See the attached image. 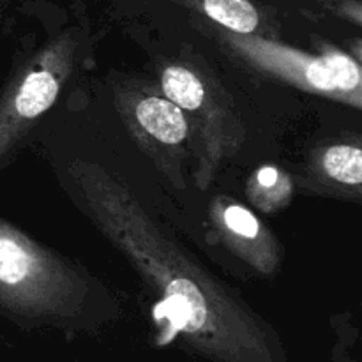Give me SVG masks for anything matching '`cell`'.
Returning a JSON list of instances; mask_svg holds the SVG:
<instances>
[{"label": "cell", "mask_w": 362, "mask_h": 362, "mask_svg": "<svg viewBox=\"0 0 362 362\" xmlns=\"http://www.w3.org/2000/svg\"><path fill=\"white\" fill-rule=\"evenodd\" d=\"M57 92H59V85L49 73L39 71V73L28 74L14 99L16 112L25 119H34L53 105Z\"/></svg>", "instance_id": "4"}, {"label": "cell", "mask_w": 362, "mask_h": 362, "mask_svg": "<svg viewBox=\"0 0 362 362\" xmlns=\"http://www.w3.org/2000/svg\"><path fill=\"white\" fill-rule=\"evenodd\" d=\"M324 168L332 179L343 184H361L362 152L357 147L338 145L325 152Z\"/></svg>", "instance_id": "7"}, {"label": "cell", "mask_w": 362, "mask_h": 362, "mask_svg": "<svg viewBox=\"0 0 362 362\" xmlns=\"http://www.w3.org/2000/svg\"><path fill=\"white\" fill-rule=\"evenodd\" d=\"M136 117L147 133L165 144H179L187 133L182 112L168 99H144L138 105Z\"/></svg>", "instance_id": "1"}, {"label": "cell", "mask_w": 362, "mask_h": 362, "mask_svg": "<svg viewBox=\"0 0 362 362\" xmlns=\"http://www.w3.org/2000/svg\"><path fill=\"white\" fill-rule=\"evenodd\" d=\"M306 76L311 85L322 90H334V88L350 90L356 88L361 81L357 64L343 55H331L315 60L308 66Z\"/></svg>", "instance_id": "3"}, {"label": "cell", "mask_w": 362, "mask_h": 362, "mask_svg": "<svg viewBox=\"0 0 362 362\" xmlns=\"http://www.w3.org/2000/svg\"><path fill=\"white\" fill-rule=\"evenodd\" d=\"M163 90L173 105L186 110H197L205 98L204 85L184 67H168L165 71Z\"/></svg>", "instance_id": "6"}, {"label": "cell", "mask_w": 362, "mask_h": 362, "mask_svg": "<svg viewBox=\"0 0 362 362\" xmlns=\"http://www.w3.org/2000/svg\"><path fill=\"white\" fill-rule=\"evenodd\" d=\"M207 16L230 30L250 34L258 27V13L250 0H202Z\"/></svg>", "instance_id": "5"}, {"label": "cell", "mask_w": 362, "mask_h": 362, "mask_svg": "<svg viewBox=\"0 0 362 362\" xmlns=\"http://www.w3.org/2000/svg\"><path fill=\"white\" fill-rule=\"evenodd\" d=\"M165 313L177 329H198L205 320V304L197 286L187 279H175L166 288Z\"/></svg>", "instance_id": "2"}, {"label": "cell", "mask_w": 362, "mask_h": 362, "mask_svg": "<svg viewBox=\"0 0 362 362\" xmlns=\"http://www.w3.org/2000/svg\"><path fill=\"white\" fill-rule=\"evenodd\" d=\"M258 180H260L262 186H274L276 180H278V172L274 168H264L258 172Z\"/></svg>", "instance_id": "9"}, {"label": "cell", "mask_w": 362, "mask_h": 362, "mask_svg": "<svg viewBox=\"0 0 362 362\" xmlns=\"http://www.w3.org/2000/svg\"><path fill=\"white\" fill-rule=\"evenodd\" d=\"M225 221L230 230L244 237H255L258 233V223L251 212L243 207H230L225 212Z\"/></svg>", "instance_id": "8"}]
</instances>
